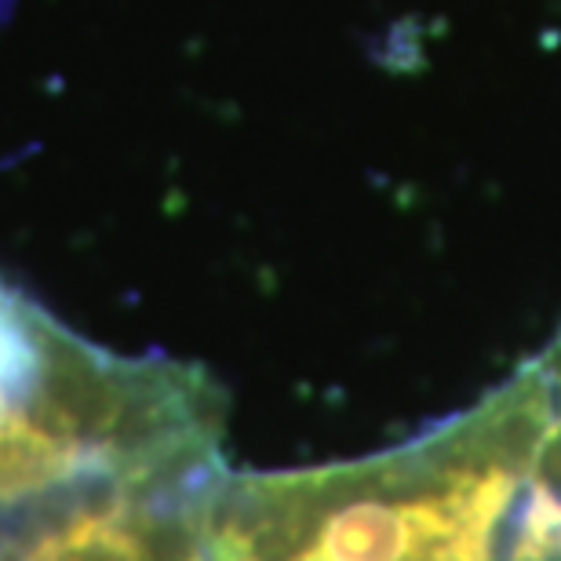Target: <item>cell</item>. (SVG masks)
Listing matches in <instances>:
<instances>
[{"instance_id":"obj_1","label":"cell","mask_w":561,"mask_h":561,"mask_svg":"<svg viewBox=\"0 0 561 561\" xmlns=\"http://www.w3.org/2000/svg\"><path fill=\"white\" fill-rule=\"evenodd\" d=\"M551 416L540 354L412 442L346 463L230 470L205 561H514Z\"/></svg>"},{"instance_id":"obj_2","label":"cell","mask_w":561,"mask_h":561,"mask_svg":"<svg viewBox=\"0 0 561 561\" xmlns=\"http://www.w3.org/2000/svg\"><path fill=\"white\" fill-rule=\"evenodd\" d=\"M227 412L208 368L110 351L0 274V518L88 478L216 463Z\"/></svg>"},{"instance_id":"obj_3","label":"cell","mask_w":561,"mask_h":561,"mask_svg":"<svg viewBox=\"0 0 561 561\" xmlns=\"http://www.w3.org/2000/svg\"><path fill=\"white\" fill-rule=\"evenodd\" d=\"M222 474L227 459L55 489L0 518V561H205V514Z\"/></svg>"},{"instance_id":"obj_4","label":"cell","mask_w":561,"mask_h":561,"mask_svg":"<svg viewBox=\"0 0 561 561\" xmlns=\"http://www.w3.org/2000/svg\"><path fill=\"white\" fill-rule=\"evenodd\" d=\"M551 383V416L536 453L529 496H525L522 561H561V329L540 351Z\"/></svg>"}]
</instances>
